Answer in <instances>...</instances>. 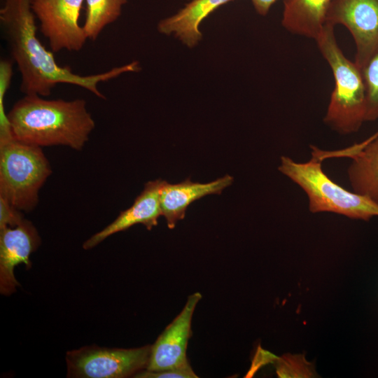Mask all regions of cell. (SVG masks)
Returning <instances> with one entry per match:
<instances>
[{"label": "cell", "instance_id": "11", "mask_svg": "<svg viewBox=\"0 0 378 378\" xmlns=\"http://www.w3.org/2000/svg\"><path fill=\"white\" fill-rule=\"evenodd\" d=\"M165 183L166 181L160 178L147 182L133 204L121 211L111 223L87 239L83 248H92L111 235L137 224L144 225L148 230L156 226L158 218L162 216L160 194Z\"/></svg>", "mask_w": 378, "mask_h": 378}, {"label": "cell", "instance_id": "16", "mask_svg": "<svg viewBox=\"0 0 378 378\" xmlns=\"http://www.w3.org/2000/svg\"><path fill=\"white\" fill-rule=\"evenodd\" d=\"M86 17L83 28L88 39L95 41L104 28L121 15L127 0H85Z\"/></svg>", "mask_w": 378, "mask_h": 378}, {"label": "cell", "instance_id": "6", "mask_svg": "<svg viewBox=\"0 0 378 378\" xmlns=\"http://www.w3.org/2000/svg\"><path fill=\"white\" fill-rule=\"evenodd\" d=\"M152 345L133 349L88 346L67 352V377L124 378L147 368Z\"/></svg>", "mask_w": 378, "mask_h": 378}, {"label": "cell", "instance_id": "22", "mask_svg": "<svg viewBox=\"0 0 378 378\" xmlns=\"http://www.w3.org/2000/svg\"><path fill=\"white\" fill-rule=\"evenodd\" d=\"M372 136V138H375V137L378 136V131H377L376 133H374V134L372 136Z\"/></svg>", "mask_w": 378, "mask_h": 378}, {"label": "cell", "instance_id": "8", "mask_svg": "<svg viewBox=\"0 0 378 378\" xmlns=\"http://www.w3.org/2000/svg\"><path fill=\"white\" fill-rule=\"evenodd\" d=\"M326 23L349 30L356 46L354 62L360 69L378 51V0H332Z\"/></svg>", "mask_w": 378, "mask_h": 378}, {"label": "cell", "instance_id": "21", "mask_svg": "<svg viewBox=\"0 0 378 378\" xmlns=\"http://www.w3.org/2000/svg\"><path fill=\"white\" fill-rule=\"evenodd\" d=\"M257 13L265 15L277 0H251Z\"/></svg>", "mask_w": 378, "mask_h": 378}, {"label": "cell", "instance_id": "18", "mask_svg": "<svg viewBox=\"0 0 378 378\" xmlns=\"http://www.w3.org/2000/svg\"><path fill=\"white\" fill-rule=\"evenodd\" d=\"M367 94L366 121L378 119V51L361 69Z\"/></svg>", "mask_w": 378, "mask_h": 378}, {"label": "cell", "instance_id": "10", "mask_svg": "<svg viewBox=\"0 0 378 378\" xmlns=\"http://www.w3.org/2000/svg\"><path fill=\"white\" fill-rule=\"evenodd\" d=\"M41 244V238L31 222L24 219L15 227L0 229V291L9 295L20 284L14 275V268L24 264L31 267L30 255Z\"/></svg>", "mask_w": 378, "mask_h": 378}, {"label": "cell", "instance_id": "17", "mask_svg": "<svg viewBox=\"0 0 378 378\" xmlns=\"http://www.w3.org/2000/svg\"><path fill=\"white\" fill-rule=\"evenodd\" d=\"M274 363L276 374L281 378L316 377L313 364L306 360L304 354H286L276 357Z\"/></svg>", "mask_w": 378, "mask_h": 378}, {"label": "cell", "instance_id": "4", "mask_svg": "<svg viewBox=\"0 0 378 378\" xmlns=\"http://www.w3.org/2000/svg\"><path fill=\"white\" fill-rule=\"evenodd\" d=\"M52 174L41 147L0 134V197L21 211H32L38 192Z\"/></svg>", "mask_w": 378, "mask_h": 378}, {"label": "cell", "instance_id": "20", "mask_svg": "<svg viewBox=\"0 0 378 378\" xmlns=\"http://www.w3.org/2000/svg\"><path fill=\"white\" fill-rule=\"evenodd\" d=\"M24 219L20 210L0 197V229L6 227H15Z\"/></svg>", "mask_w": 378, "mask_h": 378}, {"label": "cell", "instance_id": "19", "mask_svg": "<svg viewBox=\"0 0 378 378\" xmlns=\"http://www.w3.org/2000/svg\"><path fill=\"white\" fill-rule=\"evenodd\" d=\"M134 377L137 378H197L198 377L192 370L190 364L174 368H169L160 371H150L143 370L136 374Z\"/></svg>", "mask_w": 378, "mask_h": 378}, {"label": "cell", "instance_id": "13", "mask_svg": "<svg viewBox=\"0 0 378 378\" xmlns=\"http://www.w3.org/2000/svg\"><path fill=\"white\" fill-rule=\"evenodd\" d=\"M233 181L229 174L209 183L192 182L190 178L178 183L166 181L161 190L160 206L168 227L174 228L184 218L190 204L209 195H220Z\"/></svg>", "mask_w": 378, "mask_h": 378}, {"label": "cell", "instance_id": "14", "mask_svg": "<svg viewBox=\"0 0 378 378\" xmlns=\"http://www.w3.org/2000/svg\"><path fill=\"white\" fill-rule=\"evenodd\" d=\"M232 0H192L176 14L162 20L158 31L174 34L189 48L195 47L202 38L200 25L211 13Z\"/></svg>", "mask_w": 378, "mask_h": 378}, {"label": "cell", "instance_id": "12", "mask_svg": "<svg viewBox=\"0 0 378 378\" xmlns=\"http://www.w3.org/2000/svg\"><path fill=\"white\" fill-rule=\"evenodd\" d=\"M312 153L321 160L335 156L351 159L348 176L354 192L378 204V136L341 150L324 151L313 146Z\"/></svg>", "mask_w": 378, "mask_h": 378}, {"label": "cell", "instance_id": "15", "mask_svg": "<svg viewBox=\"0 0 378 378\" xmlns=\"http://www.w3.org/2000/svg\"><path fill=\"white\" fill-rule=\"evenodd\" d=\"M332 0H284L282 26L289 32L316 40L327 22Z\"/></svg>", "mask_w": 378, "mask_h": 378}, {"label": "cell", "instance_id": "5", "mask_svg": "<svg viewBox=\"0 0 378 378\" xmlns=\"http://www.w3.org/2000/svg\"><path fill=\"white\" fill-rule=\"evenodd\" d=\"M321 162L314 155L306 162H296L282 156L278 169L306 192L312 213L332 212L364 220L378 216V204L332 181L322 169Z\"/></svg>", "mask_w": 378, "mask_h": 378}, {"label": "cell", "instance_id": "1", "mask_svg": "<svg viewBox=\"0 0 378 378\" xmlns=\"http://www.w3.org/2000/svg\"><path fill=\"white\" fill-rule=\"evenodd\" d=\"M35 15L30 0H4L0 9V23L12 60L21 75L20 91L25 94L48 97L59 83L83 88L105 99L99 84L122 74L137 71V62L113 68L105 72L80 76L69 66L57 63L52 52L48 50L36 35Z\"/></svg>", "mask_w": 378, "mask_h": 378}, {"label": "cell", "instance_id": "7", "mask_svg": "<svg viewBox=\"0 0 378 378\" xmlns=\"http://www.w3.org/2000/svg\"><path fill=\"white\" fill-rule=\"evenodd\" d=\"M84 0H30L41 33L52 52L80 50L88 39L78 18Z\"/></svg>", "mask_w": 378, "mask_h": 378}, {"label": "cell", "instance_id": "3", "mask_svg": "<svg viewBox=\"0 0 378 378\" xmlns=\"http://www.w3.org/2000/svg\"><path fill=\"white\" fill-rule=\"evenodd\" d=\"M315 41L335 81L324 122L342 134L356 132L365 122L367 111L362 70L339 47L332 24L326 23Z\"/></svg>", "mask_w": 378, "mask_h": 378}, {"label": "cell", "instance_id": "2", "mask_svg": "<svg viewBox=\"0 0 378 378\" xmlns=\"http://www.w3.org/2000/svg\"><path fill=\"white\" fill-rule=\"evenodd\" d=\"M7 117L15 139L41 148L64 146L81 150L95 127L83 99H46L25 94Z\"/></svg>", "mask_w": 378, "mask_h": 378}, {"label": "cell", "instance_id": "9", "mask_svg": "<svg viewBox=\"0 0 378 378\" xmlns=\"http://www.w3.org/2000/svg\"><path fill=\"white\" fill-rule=\"evenodd\" d=\"M202 298L196 292L188 296L178 316L169 323L151 346L146 370L160 371L189 364L186 350L191 335V322L195 307Z\"/></svg>", "mask_w": 378, "mask_h": 378}]
</instances>
